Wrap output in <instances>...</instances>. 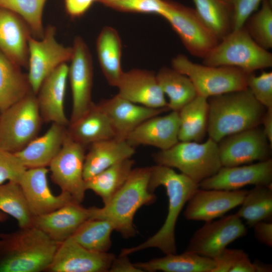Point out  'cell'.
Wrapping results in <instances>:
<instances>
[{"instance_id": "obj_41", "label": "cell", "mask_w": 272, "mask_h": 272, "mask_svg": "<svg viewBox=\"0 0 272 272\" xmlns=\"http://www.w3.org/2000/svg\"><path fill=\"white\" fill-rule=\"evenodd\" d=\"M113 9L126 12L155 14L162 16L165 0H97Z\"/></svg>"}, {"instance_id": "obj_23", "label": "cell", "mask_w": 272, "mask_h": 272, "mask_svg": "<svg viewBox=\"0 0 272 272\" xmlns=\"http://www.w3.org/2000/svg\"><path fill=\"white\" fill-rule=\"evenodd\" d=\"M31 36V30L21 17L0 7V50L21 67H28V40Z\"/></svg>"}, {"instance_id": "obj_20", "label": "cell", "mask_w": 272, "mask_h": 272, "mask_svg": "<svg viewBox=\"0 0 272 272\" xmlns=\"http://www.w3.org/2000/svg\"><path fill=\"white\" fill-rule=\"evenodd\" d=\"M93 216V207L87 209L71 201L51 213L35 216L33 226L60 243L71 237Z\"/></svg>"}, {"instance_id": "obj_21", "label": "cell", "mask_w": 272, "mask_h": 272, "mask_svg": "<svg viewBox=\"0 0 272 272\" xmlns=\"http://www.w3.org/2000/svg\"><path fill=\"white\" fill-rule=\"evenodd\" d=\"M68 71L66 63L59 65L43 81L36 94L44 122L55 123L66 127L69 125L64 107Z\"/></svg>"}, {"instance_id": "obj_42", "label": "cell", "mask_w": 272, "mask_h": 272, "mask_svg": "<svg viewBox=\"0 0 272 272\" xmlns=\"http://www.w3.org/2000/svg\"><path fill=\"white\" fill-rule=\"evenodd\" d=\"M247 88L256 100L266 109L272 108V73L262 71L258 76L254 73L246 75Z\"/></svg>"}, {"instance_id": "obj_49", "label": "cell", "mask_w": 272, "mask_h": 272, "mask_svg": "<svg viewBox=\"0 0 272 272\" xmlns=\"http://www.w3.org/2000/svg\"><path fill=\"white\" fill-rule=\"evenodd\" d=\"M7 214L0 211V223L6 221L8 219V216Z\"/></svg>"}, {"instance_id": "obj_40", "label": "cell", "mask_w": 272, "mask_h": 272, "mask_svg": "<svg viewBox=\"0 0 272 272\" xmlns=\"http://www.w3.org/2000/svg\"><path fill=\"white\" fill-rule=\"evenodd\" d=\"M216 266L213 272H269L271 266L252 262L248 255L242 249L226 248L214 259Z\"/></svg>"}, {"instance_id": "obj_13", "label": "cell", "mask_w": 272, "mask_h": 272, "mask_svg": "<svg viewBox=\"0 0 272 272\" xmlns=\"http://www.w3.org/2000/svg\"><path fill=\"white\" fill-rule=\"evenodd\" d=\"M68 78L72 93V110L70 123L78 120L89 109L92 101L93 69L92 56L84 40L74 39Z\"/></svg>"}, {"instance_id": "obj_14", "label": "cell", "mask_w": 272, "mask_h": 272, "mask_svg": "<svg viewBox=\"0 0 272 272\" xmlns=\"http://www.w3.org/2000/svg\"><path fill=\"white\" fill-rule=\"evenodd\" d=\"M219 143L223 167L242 165L269 159L270 145L262 129L258 126L228 135Z\"/></svg>"}, {"instance_id": "obj_7", "label": "cell", "mask_w": 272, "mask_h": 272, "mask_svg": "<svg viewBox=\"0 0 272 272\" xmlns=\"http://www.w3.org/2000/svg\"><path fill=\"white\" fill-rule=\"evenodd\" d=\"M43 121L31 92L0 113V148L16 153L36 138Z\"/></svg>"}, {"instance_id": "obj_38", "label": "cell", "mask_w": 272, "mask_h": 272, "mask_svg": "<svg viewBox=\"0 0 272 272\" xmlns=\"http://www.w3.org/2000/svg\"><path fill=\"white\" fill-rule=\"evenodd\" d=\"M46 0H0V7L21 17L30 27L33 36L42 39L45 29L42 22L43 8Z\"/></svg>"}, {"instance_id": "obj_10", "label": "cell", "mask_w": 272, "mask_h": 272, "mask_svg": "<svg viewBox=\"0 0 272 272\" xmlns=\"http://www.w3.org/2000/svg\"><path fill=\"white\" fill-rule=\"evenodd\" d=\"M87 147L76 142L68 134L56 156L49 165L52 182L80 203L85 197L84 164Z\"/></svg>"}, {"instance_id": "obj_50", "label": "cell", "mask_w": 272, "mask_h": 272, "mask_svg": "<svg viewBox=\"0 0 272 272\" xmlns=\"http://www.w3.org/2000/svg\"><path fill=\"white\" fill-rule=\"evenodd\" d=\"M96 1H97V0H96V1H95V2H96Z\"/></svg>"}, {"instance_id": "obj_30", "label": "cell", "mask_w": 272, "mask_h": 272, "mask_svg": "<svg viewBox=\"0 0 272 272\" xmlns=\"http://www.w3.org/2000/svg\"><path fill=\"white\" fill-rule=\"evenodd\" d=\"M121 42L117 31L107 26L100 32L96 43L102 72L111 86L116 87L123 73L121 65Z\"/></svg>"}, {"instance_id": "obj_47", "label": "cell", "mask_w": 272, "mask_h": 272, "mask_svg": "<svg viewBox=\"0 0 272 272\" xmlns=\"http://www.w3.org/2000/svg\"><path fill=\"white\" fill-rule=\"evenodd\" d=\"M128 255H119L118 257H114L108 271L111 272H142L134 264L129 260Z\"/></svg>"}, {"instance_id": "obj_2", "label": "cell", "mask_w": 272, "mask_h": 272, "mask_svg": "<svg viewBox=\"0 0 272 272\" xmlns=\"http://www.w3.org/2000/svg\"><path fill=\"white\" fill-rule=\"evenodd\" d=\"M59 245L32 226L0 234V272L47 271Z\"/></svg>"}, {"instance_id": "obj_26", "label": "cell", "mask_w": 272, "mask_h": 272, "mask_svg": "<svg viewBox=\"0 0 272 272\" xmlns=\"http://www.w3.org/2000/svg\"><path fill=\"white\" fill-rule=\"evenodd\" d=\"M85 154L83 175L86 180L135 153V148L126 140L115 138L93 143Z\"/></svg>"}, {"instance_id": "obj_15", "label": "cell", "mask_w": 272, "mask_h": 272, "mask_svg": "<svg viewBox=\"0 0 272 272\" xmlns=\"http://www.w3.org/2000/svg\"><path fill=\"white\" fill-rule=\"evenodd\" d=\"M112 253L87 249L72 237L59 243L48 268L50 272L108 271L115 257Z\"/></svg>"}, {"instance_id": "obj_34", "label": "cell", "mask_w": 272, "mask_h": 272, "mask_svg": "<svg viewBox=\"0 0 272 272\" xmlns=\"http://www.w3.org/2000/svg\"><path fill=\"white\" fill-rule=\"evenodd\" d=\"M206 26L221 40L232 31V13L226 0H192Z\"/></svg>"}, {"instance_id": "obj_12", "label": "cell", "mask_w": 272, "mask_h": 272, "mask_svg": "<svg viewBox=\"0 0 272 272\" xmlns=\"http://www.w3.org/2000/svg\"><path fill=\"white\" fill-rule=\"evenodd\" d=\"M247 229L237 214L207 222L197 230L185 251L215 259L236 239L245 236Z\"/></svg>"}, {"instance_id": "obj_28", "label": "cell", "mask_w": 272, "mask_h": 272, "mask_svg": "<svg viewBox=\"0 0 272 272\" xmlns=\"http://www.w3.org/2000/svg\"><path fill=\"white\" fill-rule=\"evenodd\" d=\"M0 50V112L32 92L28 74Z\"/></svg>"}, {"instance_id": "obj_39", "label": "cell", "mask_w": 272, "mask_h": 272, "mask_svg": "<svg viewBox=\"0 0 272 272\" xmlns=\"http://www.w3.org/2000/svg\"><path fill=\"white\" fill-rule=\"evenodd\" d=\"M244 26L254 41L262 48L272 47V1L263 0L260 9L252 14Z\"/></svg>"}, {"instance_id": "obj_48", "label": "cell", "mask_w": 272, "mask_h": 272, "mask_svg": "<svg viewBox=\"0 0 272 272\" xmlns=\"http://www.w3.org/2000/svg\"><path fill=\"white\" fill-rule=\"evenodd\" d=\"M261 123L263 124L262 130L267 139L269 143L272 145V108L266 109L261 119Z\"/></svg>"}, {"instance_id": "obj_29", "label": "cell", "mask_w": 272, "mask_h": 272, "mask_svg": "<svg viewBox=\"0 0 272 272\" xmlns=\"http://www.w3.org/2000/svg\"><path fill=\"white\" fill-rule=\"evenodd\" d=\"M134 264L143 271L150 272H213L216 266L214 259L188 251Z\"/></svg>"}, {"instance_id": "obj_33", "label": "cell", "mask_w": 272, "mask_h": 272, "mask_svg": "<svg viewBox=\"0 0 272 272\" xmlns=\"http://www.w3.org/2000/svg\"><path fill=\"white\" fill-rule=\"evenodd\" d=\"M134 162L130 158L118 162L85 180V188L101 197L107 204L124 184Z\"/></svg>"}, {"instance_id": "obj_8", "label": "cell", "mask_w": 272, "mask_h": 272, "mask_svg": "<svg viewBox=\"0 0 272 272\" xmlns=\"http://www.w3.org/2000/svg\"><path fill=\"white\" fill-rule=\"evenodd\" d=\"M172 65L173 69L189 78L198 95L207 99L247 88V73L237 67L196 63L183 54L173 58Z\"/></svg>"}, {"instance_id": "obj_16", "label": "cell", "mask_w": 272, "mask_h": 272, "mask_svg": "<svg viewBox=\"0 0 272 272\" xmlns=\"http://www.w3.org/2000/svg\"><path fill=\"white\" fill-rule=\"evenodd\" d=\"M272 183V160L232 167H222L214 175L198 184L205 189L236 190L253 185L270 186Z\"/></svg>"}, {"instance_id": "obj_24", "label": "cell", "mask_w": 272, "mask_h": 272, "mask_svg": "<svg viewBox=\"0 0 272 272\" xmlns=\"http://www.w3.org/2000/svg\"><path fill=\"white\" fill-rule=\"evenodd\" d=\"M179 126L178 112L171 111L165 115L146 120L130 132L126 140L134 148L145 145L166 150L179 142Z\"/></svg>"}, {"instance_id": "obj_17", "label": "cell", "mask_w": 272, "mask_h": 272, "mask_svg": "<svg viewBox=\"0 0 272 272\" xmlns=\"http://www.w3.org/2000/svg\"><path fill=\"white\" fill-rule=\"evenodd\" d=\"M247 192V190L242 189L198 188L187 201L184 215L189 220L211 221L240 206Z\"/></svg>"}, {"instance_id": "obj_32", "label": "cell", "mask_w": 272, "mask_h": 272, "mask_svg": "<svg viewBox=\"0 0 272 272\" xmlns=\"http://www.w3.org/2000/svg\"><path fill=\"white\" fill-rule=\"evenodd\" d=\"M156 77L164 95L169 98L167 107L170 110L179 112L197 95L189 78L173 68L162 67Z\"/></svg>"}, {"instance_id": "obj_18", "label": "cell", "mask_w": 272, "mask_h": 272, "mask_svg": "<svg viewBox=\"0 0 272 272\" xmlns=\"http://www.w3.org/2000/svg\"><path fill=\"white\" fill-rule=\"evenodd\" d=\"M46 167L27 169L19 183L28 207L34 216L47 214L75 201L68 193L55 195L48 185Z\"/></svg>"}, {"instance_id": "obj_35", "label": "cell", "mask_w": 272, "mask_h": 272, "mask_svg": "<svg viewBox=\"0 0 272 272\" xmlns=\"http://www.w3.org/2000/svg\"><path fill=\"white\" fill-rule=\"evenodd\" d=\"M237 215L246 221L249 227L272 217L271 185L256 186L245 195Z\"/></svg>"}, {"instance_id": "obj_51", "label": "cell", "mask_w": 272, "mask_h": 272, "mask_svg": "<svg viewBox=\"0 0 272 272\" xmlns=\"http://www.w3.org/2000/svg\"><path fill=\"white\" fill-rule=\"evenodd\" d=\"M0 113H1V112H0Z\"/></svg>"}, {"instance_id": "obj_9", "label": "cell", "mask_w": 272, "mask_h": 272, "mask_svg": "<svg viewBox=\"0 0 272 272\" xmlns=\"http://www.w3.org/2000/svg\"><path fill=\"white\" fill-rule=\"evenodd\" d=\"M162 17L171 25L182 43L192 55L204 58L220 42L206 26L195 9L165 0Z\"/></svg>"}, {"instance_id": "obj_44", "label": "cell", "mask_w": 272, "mask_h": 272, "mask_svg": "<svg viewBox=\"0 0 272 272\" xmlns=\"http://www.w3.org/2000/svg\"><path fill=\"white\" fill-rule=\"evenodd\" d=\"M263 0H226L232 13V31L244 26Z\"/></svg>"}, {"instance_id": "obj_6", "label": "cell", "mask_w": 272, "mask_h": 272, "mask_svg": "<svg viewBox=\"0 0 272 272\" xmlns=\"http://www.w3.org/2000/svg\"><path fill=\"white\" fill-rule=\"evenodd\" d=\"M203 64L238 68L246 73L271 67L272 54L258 45L244 26L232 31L203 58Z\"/></svg>"}, {"instance_id": "obj_22", "label": "cell", "mask_w": 272, "mask_h": 272, "mask_svg": "<svg viewBox=\"0 0 272 272\" xmlns=\"http://www.w3.org/2000/svg\"><path fill=\"white\" fill-rule=\"evenodd\" d=\"M121 97L152 108L167 107V102L153 72L133 69L123 72L116 86Z\"/></svg>"}, {"instance_id": "obj_5", "label": "cell", "mask_w": 272, "mask_h": 272, "mask_svg": "<svg viewBox=\"0 0 272 272\" xmlns=\"http://www.w3.org/2000/svg\"><path fill=\"white\" fill-rule=\"evenodd\" d=\"M153 157L157 164L176 168L198 184L222 167L218 143L210 138L203 143L179 141Z\"/></svg>"}, {"instance_id": "obj_19", "label": "cell", "mask_w": 272, "mask_h": 272, "mask_svg": "<svg viewBox=\"0 0 272 272\" xmlns=\"http://www.w3.org/2000/svg\"><path fill=\"white\" fill-rule=\"evenodd\" d=\"M107 116L115 138L126 140L127 136L146 120L170 109L167 107L152 108L127 100L118 94L99 103Z\"/></svg>"}, {"instance_id": "obj_43", "label": "cell", "mask_w": 272, "mask_h": 272, "mask_svg": "<svg viewBox=\"0 0 272 272\" xmlns=\"http://www.w3.org/2000/svg\"><path fill=\"white\" fill-rule=\"evenodd\" d=\"M26 169L15 154L0 148V184L8 181L19 182Z\"/></svg>"}, {"instance_id": "obj_4", "label": "cell", "mask_w": 272, "mask_h": 272, "mask_svg": "<svg viewBox=\"0 0 272 272\" xmlns=\"http://www.w3.org/2000/svg\"><path fill=\"white\" fill-rule=\"evenodd\" d=\"M151 167L133 169L126 181L111 200L103 208L93 207L92 219L110 221L114 230L125 238L136 234L133 220L137 211L142 206L156 200L149 189Z\"/></svg>"}, {"instance_id": "obj_37", "label": "cell", "mask_w": 272, "mask_h": 272, "mask_svg": "<svg viewBox=\"0 0 272 272\" xmlns=\"http://www.w3.org/2000/svg\"><path fill=\"white\" fill-rule=\"evenodd\" d=\"M113 224L104 219H91L85 222L71 237L74 240L90 250L107 252L111 246Z\"/></svg>"}, {"instance_id": "obj_25", "label": "cell", "mask_w": 272, "mask_h": 272, "mask_svg": "<svg viewBox=\"0 0 272 272\" xmlns=\"http://www.w3.org/2000/svg\"><path fill=\"white\" fill-rule=\"evenodd\" d=\"M66 135V126L52 123L43 135L15 154L26 169L46 167L60 150Z\"/></svg>"}, {"instance_id": "obj_36", "label": "cell", "mask_w": 272, "mask_h": 272, "mask_svg": "<svg viewBox=\"0 0 272 272\" xmlns=\"http://www.w3.org/2000/svg\"><path fill=\"white\" fill-rule=\"evenodd\" d=\"M0 211L15 218L20 228L33 226L31 213L18 182L0 184Z\"/></svg>"}, {"instance_id": "obj_3", "label": "cell", "mask_w": 272, "mask_h": 272, "mask_svg": "<svg viewBox=\"0 0 272 272\" xmlns=\"http://www.w3.org/2000/svg\"><path fill=\"white\" fill-rule=\"evenodd\" d=\"M208 101L207 132L217 143L228 135L258 126L266 110L248 88L212 96Z\"/></svg>"}, {"instance_id": "obj_11", "label": "cell", "mask_w": 272, "mask_h": 272, "mask_svg": "<svg viewBox=\"0 0 272 272\" xmlns=\"http://www.w3.org/2000/svg\"><path fill=\"white\" fill-rule=\"evenodd\" d=\"M55 35V27L48 25L42 39L33 36L29 39L28 76L35 94L43 81L59 65L71 60L72 57L73 47L59 43Z\"/></svg>"}, {"instance_id": "obj_46", "label": "cell", "mask_w": 272, "mask_h": 272, "mask_svg": "<svg viewBox=\"0 0 272 272\" xmlns=\"http://www.w3.org/2000/svg\"><path fill=\"white\" fill-rule=\"evenodd\" d=\"M255 236L258 241L269 247H272V223L261 221L254 226Z\"/></svg>"}, {"instance_id": "obj_1", "label": "cell", "mask_w": 272, "mask_h": 272, "mask_svg": "<svg viewBox=\"0 0 272 272\" xmlns=\"http://www.w3.org/2000/svg\"><path fill=\"white\" fill-rule=\"evenodd\" d=\"M160 186L165 188L168 198V213L163 225L147 240L138 246L122 249L120 255H128L149 248H157L166 254L176 253V222L184 205L199 186L185 175L177 173L172 168L157 164L151 167L150 190L154 192Z\"/></svg>"}, {"instance_id": "obj_27", "label": "cell", "mask_w": 272, "mask_h": 272, "mask_svg": "<svg viewBox=\"0 0 272 272\" xmlns=\"http://www.w3.org/2000/svg\"><path fill=\"white\" fill-rule=\"evenodd\" d=\"M67 132L72 139L86 147L93 143L115 138L107 116L99 103L94 102L84 114L69 124Z\"/></svg>"}, {"instance_id": "obj_45", "label": "cell", "mask_w": 272, "mask_h": 272, "mask_svg": "<svg viewBox=\"0 0 272 272\" xmlns=\"http://www.w3.org/2000/svg\"><path fill=\"white\" fill-rule=\"evenodd\" d=\"M96 0H64L65 10L72 17L83 15Z\"/></svg>"}, {"instance_id": "obj_31", "label": "cell", "mask_w": 272, "mask_h": 272, "mask_svg": "<svg viewBox=\"0 0 272 272\" xmlns=\"http://www.w3.org/2000/svg\"><path fill=\"white\" fill-rule=\"evenodd\" d=\"M178 113L180 120L179 141L201 142L207 132L208 99L197 95L184 105Z\"/></svg>"}]
</instances>
